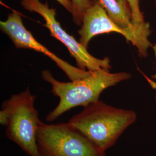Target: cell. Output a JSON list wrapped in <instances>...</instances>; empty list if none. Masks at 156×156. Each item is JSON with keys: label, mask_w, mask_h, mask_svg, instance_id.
<instances>
[{"label": "cell", "mask_w": 156, "mask_h": 156, "mask_svg": "<svg viewBox=\"0 0 156 156\" xmlns=\"http://www.w3.org/2000/svg\"><path fill=\"white\" fill-rule=\"evenodd\" d=\"M152 48H153V50L154 53V55H155V58H156V44H154V45L152 46ZM151 78H153V79H156V73H155V74H154V75H153L151 76ZM155 98H156V97H155Z\"/></svg>", "instance_id": "7c38bea8"}, {"label": "cell", "mask_w": 156, "mask_h": 156, "mask_svg": "<svg viewBox=\"0 0 156 156\" xmlns=\"http://www.w3.org/2000/svg\"><path fill=\"white\" fill-rule=\"evenodd\" d=\"M132 110L117 108L99 100L83 107L68 122L72 128L102 151L115 145L124 131L136 120Z\"/></svg>", "instance_id": "7a4b0ae2"}, {"label": "cell", "mask_w": 156, "mask_h": 156, "mask_svg": "<svg viewBox=\"0 0 156 156\" xmlns=\"http://www.w3.org/2000/svg\"><path fill=\"white\" fill-rule=\"evenodd\" d=\"M37 143L41 156H106L68 123L48 124L41 120Z\"/></svg>", "instance_id": "277c9868"}, {"label": "cell", "mask_w": 156, "mask_h": 156, "mask_svg": "<svg viewBox=\"0 0 156 156\" xmlns=\"http://www.w3.org/2000/svg\"><path fill=\"white\" fill-rule=\"evenodd\" d=\"M1 30L11 39L17 49H32L42 53L56 63L71 81L89 76L91 71L73 66L51 51L34 37L23 24L22 17L17 12L10 13L5 21L0 22Z\"/></svg>", "instance_id": "52a82bcc"}, {"label": "cell", "mask_w": 156, "mask_h": 156, "mask_svg": "<svg viewBox=\"0 0 156 156\" xmlns=\"http://www.w3.org/2000/svg\"><path fill=\"white\" fill-rule=\"evenodd\" d=\"M42 79L51 85V91L59 98L57 106L46 116L48 122L55 121L65 112L78 106H86L99 100L105 90L132 77L126 72L110 73L100 68L91 72L89 76L69 82L56 80L48 70L42 72Z\"/></svg>", "instance_id": "6da1fadb"}, {"label": "cell", "mask_w": 156, "mask_h": 156, "mask_svg": "<svg viewBox=\"0 0 156 156\" xmlns=\"http://www.w3.org/2000/svg\"><path fill=\"white\" fill-rule=\"evenodd\" d=\"M20 4L25 10L37 13L43 17L45 21L44 26L49 30L51 37L66 46L78 68L90 71L100 68L111 69L109 58H98L92 56L79 41L62 28L56 19V9L50 8L48 2L43 3L40 0H21Z\"/></svg>", "instance_id": "5b68a950"}, {"label": "cell", "mask_w": 156, "mask_h": 156, "mask_svg": "<svg viewBox=\"0 0 156 156\" xmlns=\"http://www.w3.org/2000/svg\"><path fill=\"white\" fill-rule=\"evenodd\" d=\"M67 11L70 13L72 12V2L71 0H56Z\"/></svg>", "instance_id": "8fae6325"}, {"label": "cell", "mask_w": 156, "mask_h": 156, "mask_svg": "<svg viewBox=\"0 0 156 156\" xmlns=\"http://www.w3.org/2000/svg\"><path fill=\"white\" fill-rule=\"evenodd\" d=\"M98 1L109 17L119 27L149 38L151 34L150 27L138 28L133 25L131 11L127 4H122L119 0H98Z\"/></svg>", "instance_id": "ba28073f"}, {"label": "cell", "mask_w": 156, "mask_h": 156, "mask_svg": "<svg viewBox=\"0 0 156 156\" xmlns=\"http://www.w3.org/2000/svg\"><path fill=\"white\" fill-rule=\"evenodd\" d=\"M93 1L92 5L84 14L81 27L78 30L79 42L87 49L90 41L95 36L116 33L123 35L136 48L141 57H146L149 49L153 46L149 38L119 27L109 17L98 0Z\"/></svg>", "instance_id": "8992f818"}, {"label": "cell", "mask_w": 156, "mask_h": 156, "mask_svg": "<svg viewBox=\"0 0 156 156\" xmlns=\"http://www.w3.org/2000/svg\"><path fill=\"white\" fill-rule=\"evenodd\" d=\"M155 4H156V0H155Z\"/></svg>", "instance_id": "4fadbf2b"}, {"label": "cell", "mask_w": 156, "mask_h": 156, "mask_svg": "<svg viewBox=\"0 0 156 156\" xmlns=\"http://www.w3.org/2000/svg\"><path fill=\"white\" fill-rule=\"evenodd\" d=\"M93 0H71L73 22L78 26H81L84 14L93 4Z\"/></svg>", "instance_id": "30bf717a"}, {"label": "cell", "mask_w": 156, "mask_h": 156, "mask_svg": "<svg viewBox=\"0 0 156 156\" xmlns=\"http://www.w3.org/2000/svg\"><path fill=\"white\" fill-rule=\"evenodd\" d=\"M36 96L29 89L12 94L4 101L0 111V124L5 127V134L29 156H41L37 134L40 119L34 106Z\"/></svg>", "instance_id": "3957f363"}, {"label": "cell", "mask_w": 156, "mask_h": 156, "mask_svg": "<svg viewBox=\"0 0 156 156\" xmlns=\"http://www.w3.org/2000/svg\"><path fill=\"white\" fill-rule=\"evenodd\" d=\"M121 3L127 4L131 13V21L135 27L138 28L150 27V25L146 22L143 13L140 11V0H119Z\"/></svg>", "instance_id": "9c48e42d"}]
</instances>
